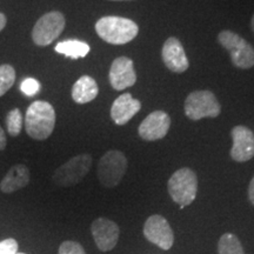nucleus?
Instances as JSON below:
<instances>
[{"label":"nucleus","mask_w":254,"mask_h":254,"mask_svg":"<svg viewBox=\"0 0 254 254\" xmlns=\"http://www.w3.org/2000/svg\"><path fill=\"white\" fill-rule=\"evenodd\" d=\"M56 118V111L50 103L33 101L25 114V131L34 140H46L55 129Z\"/></svg>","instance_id":"f257e3e1"},{"label":"nucleus","mask_w":254,"mask_h":254,"mask_svg":"<svg viewBox=\"0 0 254 254\" xmlns=\"http://www.w3.org/2000/svg\"><path fill=\"white\" fill-rule=\"evenodd\" d=\"M95 32L106 43L112 45H124L138 36L139 27L131 19L107 15L97 21Z\"/></svg>","instance_id":"f03ea898"},{"label":"nucleus","mask_w":254,"mask_h":254,"mask_svg":"<svg viewBox=\"0 0 254 254\" xmlns=\"http://www.w3.org/2000/svg\"><path fill=\"white\" fill-rule=\"evenodd\" d=\"M167 189L173 201L184 208L194 201L198 192V178L190 168H180L170 178Z\"/></svg>","instance_id":"7ed1b4c3"},{"label":"nucleus","mask_w":254,"mask_h":254,"mask_svg":"<svg viewBox=\"0 0 254 254\" xmlns=\"http://www.w3.org/2000/svg\"><path fill=\"white\" fill-rule=\"evenodd\" d=\"M219 44L228 51L233 65L238 68L249 69L254 66V47L232 31H221L218 34Z\"/></svg>","instance_id":"20e7f679"},{"label":"nucleus","mask_w":254,"mask_h":254,"mask_svg":"<svg viewBox=\"0 0 254 254\" xmlns=\"http://www.w3.org/2000/svg\"><path fill=\"white\" fill-rule=\"evenodd\" d=\"M91 167L92 157L90 154L75 155L57 168L52 176V182L59 187L77 185L87 176Z\"/></svg>","instance_id":"39448f33"},{"label":"nucleus","mask_w":254,"mask_h":254,"mask_svg":"<svg viewBox=\"0 0 254 254\" xmlns=\"http://www.w3.org/2000/svg\"><path fill=\"white\" fill-rule=\"evenodd\" d=\"M127 170V159L123 152L111 150L100 158L98 164V179L101 185L112 189L119 185Z\"/></svg>","instance_id":"423d86ee"},{"label":"nucleus","mask_w":254,"mask_h":254,"mask_svg":"<svg viewBox=\"0 0 254 254\" xmlns=\"http://www.w3.org/2000/svg\"><path fill=\"white\" fill-rule=\"evenodd\" d=\"M185 114L190 120L202 118H217L221 112V106L211 91H194L185 100Z\"/></svg>","instance_id":"0eeeda50"},{"label":"nucleus","mask_w":254,"mask_h":254,"mask_svg":"<svg viewBox=\"0 0 254 254\" xmlns=\"http://www.w3.org/2000/svg\"><path fill=\"white\" fill-rule=\"evenodd\" d=\"M66 20L63 13L52 11L38 19L32 30V40L37 46L45 47L52 44L65 28Z\"/></svg>","instance_id":"6e6552de"},{"label":"nucleus","mask_w":254,"mask_h":254,"mask_svg":"<svg viewBox=\"0 0 254 254\" xmlns=\"http://www.w3.org/2000/svg\"><path fill=\"white\" fill-rule=\"evenodd\" d=\"M144 236L150 243L160 247L161 250L167 251L173 246V231L163 215L153 214L146 220Z\"/></svg>","instance_id":"1a4fd4ad"},{"label":"nucleus","mask_w":254,"mask_h":254,"mask_svg":"<svg viewBox=\"0 0 254 254\" xmlns=\"http://www.w3.org/2000/svg\"><path fill=\"white\" fill-rule=\"evenodd\" d=\"M170 116L164 111H154L142 120L138 133L140 138L146 141H155L165 138L170 131Z\"/></svg>","instance_id":"9d476101"},{"label":"nucleus","mask_w":254,"mask_h":254,"mask_svg":"<svg viewBox=\"0 0 254 254\" xmlns=\"http://www.w3.org/2000/svg\"><path fill=\"white\" fill-rule=\"evenodd\" d=\"M233 146L231 158L237 163H245L254 157V133L246 126H236L231 131Z\"/></svg>","instance_id":"9b49d317"},{"label":"nucleus","mask_w":254,"mask_h":254,"mask_svg":"<svg viewBox=\"0 0 254 254\" xmlns=\"http://www.w3.org/2000/svg\"><path fill=\"white\" fill-rule=\"evenodd\" d=\"M91 232L97 247L101 252H109L118 244L119 226L110 219H95L91 225Z\"/></svg>","instance_id":"f8f14e48"},{"label":"nucleus","mask_w":254,"mask_h":254,"mask_svg":"<svg viewBox=\"0 0 254 254\" xmlns=\"http://www.w3.org/2000/svg\"><path fill=\"white\" fill-rule=\"evenodd\" d=\"M109 78L111 86L116 91L132 87L136 82V73L132 60L127 57L114 59L111 65Z\"/></svg>","instance_id":"ddd939ff"},{"label":"nucleus","mask_w":254,"mask_h":254,"mask_svg":"<svg viewBox=\"0 0 254 254\" xmlns=\"http://www.w3.org/2000/svg\"><path fill=\"white\" fill-rule=\"evenodd\" d=\"M161 58L165 66L174 73H183L189 68V59L183 44L176 37H171L165 41L161 50Z\"/></svg>","instance_id":"4468645a"},{"label":"nucleus","mask_w":254,"mask_h":254,"mask_svg":"<svg viewBox=\"0 0 254 254\" xmlns=\"http://www.w3.org/2000/svg\"><path fill=\"white\" fill-rule=\"evenodd\" d=\"M140 109V101L134 99L131 93H124L113 101L111 107V118L117 125H126Z\"/></svg>","instance_id":"2eb2a0df"},{"label":"nucleus","mask_w":254,"mask_h":254,"mask_svg":"<svg viewBox=\"0 0 254 254\" xmlns=\"http://www.w3.org/2000/svg\"><path fill=\"white\" fill-rule=\"evenodd\" d=\"M30 170L27 166L23 164L13 165L2 178L1 183H0V190L6 194H9V193H13L15 190L26 187L30 184Z\"/></svg>","instance_id":"dca6fc26"},{"label":"nucleus","mask_w":254,"mask_h":254,"mask_svg":"<svg viewBox=\"0 0 254 254\" xmlns=\"http://www.w3.org/2000/svg\"><path fill=\"white\" fill-rule=\"evenodd\" d=\"M99 93L97 81L90 75H82L74 82L72 87V99L77 104L91 103Z\"/></svg>","instance_id":"f3484780"},{"label":"nucleus","mask_w":254,"mask_h":254,"mask_svg":"<svg viewBox=\"0 0 254 254\" xmlns=\"http://www.w3.org/2000/svg\"><path fill=\"white\" fill-rule=\"evenodd\" d=\"M56 52L59 55L68 57L71 59L85 58L90 53V46L87 43L77 39H68L60 41L55 47Z\"/></svg>","instance_id":"a211bd4d"},{"label":"nucleus","mask_w":254,"mask_h":254,"mask_svg":"<svg viewBox=\"0 0 254 254\" xmlns=\"http://www.w3.org/2000/svg\"><path fill=\"white\" fill-rule=\"evenodd\" d=\"M219 254H245L238 237L232 233L222 234L218 244Z\"/></svg>","instance_id":"6ab92c4d"},{"label":"nucleus","mask_w":254,"mask_h":254,"mask_svg":"<svg viewBox=\"0 0 254 254\" xmlns=\"http://www.w3.org/2000/svg\"><path fill=\"white\" fill-rule=\"evenodd\" d=\"M6 129L11 136H18L23 129L24 119L19 109H13L6 114Z\"/></svg>","instance_id":"aec40b11"},{"label":"nucleus","mask_w":254,"mask_h":254,"mask_svg":"<svg viewBox=\"0 0 254 254\" xmlns=\"http://www.w3.org/2000/svg\"><path fill=\"white\" fill-rule=\"evenodd\" d=\"M15 69L13 66L4 64L0 65V97L7 93L9 88L14 85Z\"/></svg>","instance_id":"412c9836"},{"label":"nucleus","mask_w":254,"mask_h":254,"mask_svg":"<svg viewBox=\"0 0 254 254\" xmlns=\"http://www.w3.org/2000/svg\"><path fill=\"white\" fill-rule=\"evenodd\" d=\"M58 254H86V252H85L84 247L79 243L67 240L64 241L62 245H60Z\"/></svg>","instance_id":"4be33fe9"},{"label":"nucleus","mask_w":254,"mask_h":254,"mask_svg":"<svg viewBox=\"0 0 254 254\" xmlns=\"http://www.w3.org/2000/svg\"><path fill=\"white\" fill-rule=\"evenodd\" d=\"M20 90L25 95H27V97H33V95H36L40 90V82L38 81L37 79L26 78L23 82H21Z\"/></svg>","instance_id":"5701e85b"},{"label":"nucleus","mask_w":254,"mask_h":254,"mask_svg":"<svg viewBox=\"0 0 254 254\" xmlns=\"http://www.w3.org/2000/svg\"><path fill=\"white\" fill-rule=\"evenodd\" d=\"M18 247V241L13 238H8L0 241V254H17Z\"/></svg>","instance_id":"b1692460"},{"label":"nucleus","mask_w":254,"mask_h":254,"mask_svg":"<svg viewBox=\"0 0 254 254\" xmlns=\"http://www.w3.org/2000/svg\"><path fill=\"white\" fill-rule=\"evenodd\" d=\"M6 145H7V138H6L5 131L0 126V151H4L6 148Z\"/></svg>","instance_id":"393cba45"},{"label":"nucleus","mask_w":254,"mask_h":254,"mask_svg":"<svg viewBox=\"0 0 254 254\" xmlns=\"http://www.w3.org/2000/svg\"><path fill=\"white\" fill-rule=\"evenodd\" d=\"M249 198H250V201L254 205V177L253 179L251 180L250 186H249Z\"/></svg>","instance_id":"a878e982"},{"label":"nucleus","mask_w":254,"mask_h":254,"mask_svg":"<svg viewBox=\"0 0 254 254\" xmlns=\"http://www.w3.org/2000/svg\"><path fill=\"white\" fill-rule=\"evenodd\" d=\"M6 24H7V19H6V15L4 13H0V32L4 30Z\"/></svg>","instance_id":"bb28decb"},{"label":"nucleus","mask_w":254,"mask_h":254,"mask_svg":"<svg viewBox=\"0 0 254 254\" xmlns=\"http://www.w3.org/2000/svg\"><path fill=\"white\" fill-rule=\"evenodd\" d=\"M251 27H252V31L254 32V15L252 17V20H251Z\"/></svg>","instance_id":"cd10ccee"},{"label":"nucleus","mask_w":254,"mask_h":254,"mask_svg":"<svg viewBox=\"0 0 254 254\" xmlns=\"http://www.w3.org/2000/svg\"><path fill=\"white\" fill-rule=\"evenodd\" d=\"M112 1H127V0H112Z\"/></svg>","instance_id":"c85d7f7f"},{"label":"nucleus","mask_w":254,"mask_h":254,"mask_svg":"<svg viewBox=\"0 0 254 254\" xmlns=\"http://www.w3.org/2000/svg\"><path fill=\"white\" fill-rule=\"evenodd\" d=\"M17 254H24V253H17Z\"/></svg>","instance_id":"c756f323"}]
</instances>
